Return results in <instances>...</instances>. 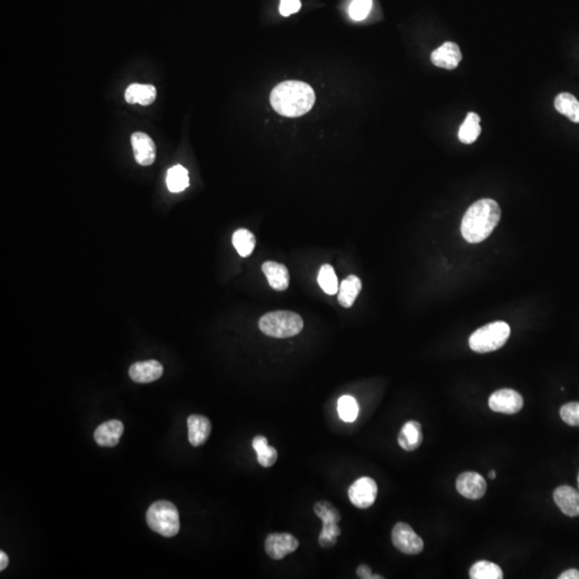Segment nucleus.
I'll use <instances>...</instances> for the list:
<instances>
[{"instance_id": "nucleus-17", "label": "nucleus", "mask_w": 579, "mask_h": 579, "mask_svg": "<svg viewBox=\"0 0 579 579\" xmlns=\"http://www.w3.org/2000/svg\"><path fill=\"white\" fill-rule=\"evenodd\" d=\"M124 432V425L117 420H110L101 424L94 431V437L96 443L103 448L117 445Z\"/></svg>"}, {"instance_id": "nucleus-30", "label": "nucleus", "mask_w": 579, "mask_h": 579, "mask_svg": "<svg viewBox=\"0 0 579 579\" xmlns=\"http://www.w3.org/2000/svg\"><path fill=\"white\" fill-rule=\"evenodd\" d=\"M371 7L373 0H353L350 6V16L353 21H363L367 17Z\"/></svg>"}, {"instance_id": "nucleus-31", "label": "nucleus", "mask_w": 579, "mask_h": 579, "mask_svg": "<svg viewBox=\"0 0 579 579\" xmlns=\"http://www.w3.org/2000/svg\"><path fill=\"white\" fill-rule=\"evenodd\" d=\"M562 421L573 427H579V402H569L560 409Z\"/></svg>"}, {"instance_id": "nucleus-7", "label": "nucleus", "mask_w": 579, "mask_h": 579, "mask_svg": "<svg viewBox=\"0 0 579 579\" xmlns=\"http://www.w3.org/2000/svg\"><path fill=\"white\" fill-rule=\"evenodd\" d=\"M392 542L402 554L415 556L424 550V542L406 522H397L392 531Z\"/></svg>"}, {"instance_id": "nucleus-35", "label": "nucleus", "mask_w": 579, "mask_h": 579, "mask_svg": "<svg viewBox=\"0 0 579 579\" xmlns=\"http://www.w3.org/2000/svg\"><path fill=\"white\" fill-rule=\"evenodd\" d=\"M9 564V558L5 552H0V571L5 570Z\"/></svg>"}, {"instance_id": "nucleus-6", "label": "nucleus", "mask_w": 579, "mask_h": 579, "mask_svg": "<svg viewBox=\"0 0 579 579\" xmlns=\"http://www.w3.org/2000/svg\"><path fill=\"white\" fill-rule=\"evenodd\" d=\"M313 512L322 520V531L319 536V544L322 548H331L338 542L341 536V529L338 522L341 520V512L329 501H317L313 506Z\"/></svg>"}, {"instance_id": "nucleus-29", "label": "nucleus", "mask_w": 579, "mask_h": 579, "mask_svg": "<svg viewBox=\"0 0 579 579\" xmlns=\"http://www.w3.org/2000/svg\"><path fill=\"white\" fill-rule=\"evenodd\" d=\"M317 283H319L322 290L329 295L336 294L338 292V290H339L335 269L329 264H324L320 269Z\"/></svg>"}, {"instance_id": "nucleus-37", "label": "nucleus", "mask_w": 579, "mask_h": 579, "mask_svg": "<svg viewBox=\"0 0 579 579\" xmlns=\"http://www.w3.org/2000/svg\"><path fill=\"white\" fill-rule=\"evenodd\" d=\"M577 480H578V490H579V473H578V478H577Z\"/></svg>"}, {"instance_id": "nucleus-16", "label": "nucleus", "mask_w": 579, "mask_h": 579, "mask_svg": "<svg viewBox=\"0 0 579 579\" xmlns=\"http://www.w3.org/2000/svg\"><path fill=\"white\" fill-rule=\"evenodd\" d=\"M187 425L189 442L194 448L203 445L212 432V424L208 418L198 414L189 416Z\"/></svg>"}, {"instance_id": "nucleus-12", "label": "nucleus", "mask_w": 579, "mask_h": 579, "mask_svg": "<svg viewBox=\"0 0 579 579\" xmlns=\"http://www.w3.org/2000/svg\"><path fill=\"white\" fill-rule=\"evenodd\" d=\"M462 54L455 42H445L431 54V62L436 67L454 70L462 62Z\"/></svg>"}, {"instance_id": "nucleus-34", "label": "nucleus", "mask_w": 579, "mask_h": 579, "mask_svg": "<svg viewBox=\"0 0 579 579\" xmlns=\"http://www.w3.org/2000/svg\"><path fill=\"white\" fill-rule=\"evenodd\" d=\"M559 579H579V571L576 569H570V570L563 572Z\"/></svg>"}, {"instance_id": "nucleus-28", "label": "nucleus", "mask_w": 579, "mask_h": 579, "mask_svg": "<svg viewBox=\"0 0 579 579\" xmlns=\"http://www.w3.org/2000/svg\"><path fill=\"white\" fill-rule=\"evenodd\" d=\"M359 407L357 399L352 396L345 395L338 400V414L345 423H353L359 417Z\"/></svg>"}, {"instance_id": "nucleus-32", "label": "nucleus", "mask_w": 579, "mask_h": 579, "mask_svg": "<svg viewBox=\"0 0 579 579\" xmlns=\"http://www.w3.org/2000/svg\"><path fill=\"white\" fill-rule=\"evenodd\" d=\"M301 7V0H281L279 11L281 15L289 16L299 12Z\"/></svg>"}, {"instance_id": "nucleus-5", "label": "nucleus", "mask_w": 579, "mask_h": 579, "mask_svg": "<svg viewBox=\"0 0 579 579\" xmlns=\"http://www.w3.org/2000/svg\"><path fill=\"white\" fill-rule=\"evenodd\" d=\"M148 524L161 536L172 538L180 532V515L176 506L169 501L155 502L148 510Z\"/></svg>"}, {"instance_id": "nucleus-1", "label": "nucleus", "mask_w": 579, "mask_h": 579, "mask_svg": "<svg viewBox=\"0 0 579 579\" xmlns=\"http://www.w3.org/2000/svg\"><path fill=\"white\" fill-rule=\"evenodd\" d=\"M315 102V90L301 80H285L273 88L271 94L273 110L285 117L305 115Z\"/></svg>"}, {"instance_id": "nucleus-13", "label": "nucleus", "mask_w": 579, "mask_h": 579, "mask_svg": "<svg viewBox=\"0 0 579 579\" xmlns=\"http://www.w3.org/2000/svg\"><path fill=\"white\" fill-rule=\"evenodd\" d=\"M132 148L140 166H152L156 160V145L146 134L136 132L131 136Z\"/></svg>"}, {"instance_id": "nucleus-19", "label": "nucleus", "mask_w": 579, "mask_h": 579, "mask_svg": "<svg viewBox=\"0 0 579 579\" xmlns=\"http://www.w3.org/2000/svg\"><path fill=\"white\" fill-rule=\"evenodd\" d=\"M423 442V431L422 425L416 421H409L402 426L399 434H398V443L400 448L412 452L421 446Z\"/></svg>"}, {"instance_id": "nucleus-14", "label": "nucleus", "mask_w": 579, "mask_h": 579, "mask_svg": "<svg viewBox=\"0 0 579 579\" xmlns=\"http://www.w3.org/2000/svg\"><path fill=\"white\" fill-rule=\"evenodd\" d=\"M162 375L164 366L154 359L138 362L129 369V376L136 383H150L160 379Z\"/></svg>"}, {"instance_id": "nucleus-24", "label": "nucleus", "mask_w": 579, "mask_h": 579, "mask_svg": "<svg viewBox=\"0 0 579 579\" xmlns=\"http://www.w3.org/2000/svg\"><path fill=\"white\" fill-rule=\"evenodd\" d=\"M480 117L476 113H468L466 120L462 122L458 132V138L460 142L464 144H472L476 142V138L480 136L482 128H480Z\"/></svg>"}, {"instance_id": "nucleus-26", "label": "nucleus", "mask_w": 579, "mask_h": 579, "mask_svg": "<svg viewBox=\"0 0 579 579\" xmlns=\"http://www.w3.org/2000/svg\"><path fill=\"white\" fill-rule=\"evenodd\" d=\"M232 243L237 252L243 257H249L255 248V235L246 229L237 230L233 234Z\"/></svg>"}, {"instance_id": "nucleus-4", "label": "nucleus", "mask_w": 579, "mask_h": 579, "mask_svg": "<svg viewBox=\"0 0 579 579\" xmlns=\"http://www.w3.org/2000/svg\"><path fill=\"white\" fill-rule=\"evenodd\" d=\"M510 335V329L508 323L492 322L470 336L469 345L476 353H488L503 347Z\"/></svg>"}, {"instance_id": "nucleus-36", "label": "nucleus", "mask_w": 579, "mask_h": 579, "mask_svg": "<svg viewBox=\"0 0 579 579\" xmlns=\"http://www.w3.org/2000/svg\"><path fill=\"white\" fill-rule=\"evenodd\" d=\"M496 471H494V470H492V471L489 472V478H492V480H494V478H496Z\"/></svg>"}, {"instance_id": "nucleus-22", "label": "nucleus", "mask_w": 579, "mask_h": 579, "mask_svg": "<svg viewBox=\"0 0 579 579\" xmlns=\"http://www.w3.org/2000/svg\"><path fill=\"white\" fill-rule=\"evenodd\" d=\"M252 448L257 452V462L263 468H271L276 464L278 459V452L276 448L269 445L266 437L255 436L252 440Z\"/></svg>"}, {"instance_id": "nucleus-21", "label": "nucleus", "mask_w": 579, "mask_h": 579, "mask_svg": "<svg viewBox=\"0 0 579 579\" xmlns=\"http://www.w3.org/2000/svg\"><path fill=\"white\" fill-rule=\"evenodd\" d=\"M361 290V279L355 275H350L341 283V287L338 290V301L345 308H350L359 296Z\"/></svg>"}, {"instance_id": "nucleus-8", "label": "nucleus", "mask_w": 579, "mask_h": 579, "mask_svg": "<svg viewBox=\"0 0 579 579\" xmlns=\"http://www.w3.org/2000/svg\"><path fill=\"white\" fill-rule=\"evenodd\" d=\"M350 501L355 508H368L373 506L378 496V485L375 480L368 476L359 478L348 489Z\"/></svg>"}, {"instance_id": "nucleus-18", "label": "nucleus", "mask_w": 579, "mask_h": 579, "mask_svg": "<svg viewBox=\"0 0 579 579\" xmlns=\"http://www.w3.org/2000/svg\"><path fill=\"white\" fill-rule=\"evenodd\" d=\"M262 271L266 276L269 285L275 291H285L289 287L290 275L287 267L280 263L267 261L263 263Z\"/></svg>"}, {"instance_id": "nucleus-3", "label": "nucleus", "mask_w": 579, "mask_h": 579, "mask_svg": "<svg viewBox=\"0 0 579 579\" xmlns=\"http://www.w3.org/2000/svg\"><path fill=\"white\" fill-rule=\"evenodd\" d=\"M261 331L273 338H290L299 335L303 329L301 315L292 311H273L261 317Z\"/></svg>"}, {"instance_id": "nucleus-9", "label": "nucleus", "mask_w": 579, "mask_h": 579, "mask_svg": "<svg viewBox=\"0 0 579 579\" xmlns=\"http://www.w3.org/2000/svg\"><path fill=\"white\" fill-rule=\"evenodd\" d=\"M299 542L291 534H271L265 540V552L273 560H283L299 548Z\"/></svg>"}, {"instance_id": "nucleus-20", "label": "nucleus", "mask_w": 579, "mask_h": 579, "mask_svg": "<svg viewBox=\"0 0 579 579\" xmlns=\"http://www.w3.org/2000/svg\"><path fill=\"white\" fill-rule=\"evenodd\" d=\"M157 90L155 86L131 84L124 92V99L128 103H140L141 106H150L156 99Z\"/></svg>"}, {"instance_id": "nucleus-33", "label": "nucleus", "mask_w": 579, "mask_h": 579, "mask_svg": "<svg viewBox=\"0 0 579 579\" xmlns=\"http://www.w3.org/2000/svg\"><path fill=\"white\" fill-rule=\"evenodd\" d=\"M357 574L359 578L362 579H382L383 577L379 576V575H373V572H371V569L369 566H366V564H361L359 568L357 569Z\"/></svg>"}, {"instance_id": "nucleus-10", "label": "nucleus", "mask_w": 579, "mask_h": 579, "mask_svg": "<svg viewBox=\"0 0 579 579\" xmlns=\"http://www.w3.org/2000/svg\"><path fill=\"white\" fill-rule=\"evenodd\" d=\"M488 405L492 411L515 414L518 413L524 407V398L514 389H499L490 396Z\"/></svg>"}, {"instance_id": "nucleus-27", "label": "nucleus", "mask_w": 579, "mask_h": 579, "mask_svg": "<svg viewBox=\"0 0 579 579\" xmlns=\"http://www.w3.org/2000/svg\"><path fill=\"white\" fill-rule=\"evenodd\" d=\"M166 185L171 192H182L189 186L188 171L182 166H175L168 171Z\"/></svg>"}, {"instance_id": "nucleus-11", "label": "nucleus", "mask_w": 579, "mask_h": 579, "mask_svg": "<svg viewBox=\"0 0 579 579\" xmlns=\"http://www.w3.org/2000/svg\"><path fill=\"white\" fill-rule=\"evenodd\" d=\"M456 489L464 498L478 500L486 494L487 484L478 472H464L456 480Z\"/></svg>"}, {"instance_id": "nucleus-2", "label": "nucleus", "mask_w": 579, "mask_h": 579, "mask_svg": "<svg viewBox=\"0 0 579 579\" xmlns=\"http://www.w3.org/2000/svg\"><path fill=\"white\" fill-rule=\"evenodd\" d=\"M501 219V208L492 199L476 201L468 208L462 221V234L470 244L488 238Z\"/></svg>"}, {"instance_id": "nucleus-25", "label": "nucleus", "mask_w": 579, "mask_h": 579, "mask_svg": "<svg viewBox=\"0 0 579 579\" xmlns=\"http://www.w3.org/2000/svg\"><path fill=\"white\" fill-rule=\"evenodd\" d=\"M470 578L472 579H501L503 572L496 563L490 561H478L470 569Z\"/></svg>"}, {"instance_id": "nucleus-15", "label": "nucleus", "mask_w": 579, "mask_h": 579, "mask_svg": "<svg viewBox=\"0 0 579 579\" xmlns=\"http://www.w3.org/2000/svg\"><path fill=\"white\" fill-rule=\"evenodd\" d=\"M554 500L563 514L569 517L579 516V490L571 486H560L554 492Z\"/></svg>"}, {"instance_id": "nucleus-23", "label": "nucleus", "mask_w": 579, "mask_h": 579, "mask_svg": "<svg viewBox=\"0 0 579 579\" xmlns=\"http://www.w3.org/2000/svg\"><path fill=\"white\" fill-rule=\"evenodd\" d=\"M555 108L573 122L579 124V101L569 92H561L555 99Z\"/></svg>"}]
</instances>
